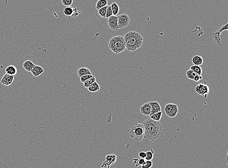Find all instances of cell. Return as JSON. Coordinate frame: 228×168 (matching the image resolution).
<instances>
[{
  "label": "cell",
  "instance_id": "6da1fadb",
  "mask_svg": "<svg viewBox=\"0 0 228 168\" xmlns=\"http://www.w3.org/2000/svg\"><path fill=\"white\" fill-rule=\"evenodd\" d=\"M144 128L143 138L152 141L163 137L164 133L159 122L148 118L142 123Z\"/></svg>",
  "mask_w": 228,
  "mask_h": 168
},
{
  "label": "cell",
  "instance_id": "7a4b0ae2",
  "mask_svg": "<svg viewBox=\"0 0 228 168\" xmlns=\"http://www.w3.org/2000/svg\"><path fill=\"white\" fill-rule=\"evenodd\" d=\"M126 49L129 52H134L141 47L143 42V37L141 34L132 31L126 33L123 37Z\"/></svg>",
  "mask_w": 228,
  "mask_h": 168
},
{
  "label": "cell",
  "instance_id": "3957f363",
  "mask_svg": "<svg viewBox=\"0 0 228 168\" xmlns=\"http://www.w3.org/2000/svg\"><path fill=\"white\" fill-rule=\"evenodd\" d=\"M108 47L111 51L116 54L121 53L126 49L124 37L121 36L112 37L109 40Z\"/></svg>",
  "mask_w": 228,
  "mask_h": 168
},
{
  "label": "cell",
  "instance_id": "277c9868",
  "mask_svg": "<svg viewBox=\"0 0 228 168\" xmlns=\"http://www.w3.org/2000/svg\"><path fill=\"white\" fill-rule=\"evenodd\" d=\"M130 137L136 141H141L143 138L144 128L142 123H134L130 124L128 129Z\"/></svg>",
  "mask_w": 228,
  "mask_h": 168
},
{
  "label": "cell",
  "instance_id": "5b68a950",
  "mask_svg": "<svg viewBox=\"0 0 228 168\" xmlns=\"http://www.w3.org/2000/svg\"><path fill=\"white\" fill-rule=\"evenodd\" d=\"M164 111L167 116L170 118H174L178 114V105L176 104L169 103L165 106Z\"/></svg>",
  "mask_w": 228,
  "mask_h": 168
},
{
  "label": "cell",
  "instance_id": "8992f818",
  "mask_svg": "<svg viewBox=\"0 0 228 168\" xmlns=\"http://www.w3.org/2000/svg\"><path fill=\"white\" fill-rule=\"evenodd\" d=\"M118 26L119 29L127 27L130 23V17L127 14H123L118 16Z\"/></svg>",
  "mask_w": 228,
  "mask_h": 168
},
{
  "label": "cell",
  "instance_id": "52a82bcc",
  "mask_svg": "<svg viewBox=\"0 0 228 168\" xmlns=\"http://www.w3.org/2000/svg\"><path fill=\"white\" fill-rule=\"evenodd\" d=\"M228 30V23L221 26L216 31L213 33V38L214 41H216L219 47L221 46V40H220V35L221 33L224 31Z\"/></svg>",
  "mask_w": 228,
  "mask_h": 168
},
{
  "label": "cell",
  "instance_id": "ba28073f",
  "mask_svg": "<svg viewBox=\"0 0 228 168\" xmlns=\"http://www.w3.org/2000/svg\"><path fill=\"white\" fill-rule=\"evenodd\" d=\"M195 91L199 94L206 98L209 92V88L207 84H199L195 88Z\"/></svg>",
  "mask_w": 228,
  "mask_h": 168
},
{
  "label": "cell",
  "instance_id": "9c48e42d",
  "mask_svg": "<svg viewBox=\"0 0 228 168\" xmlns=\"http://www.w3.org/2000/svg\"><path fill=\"white\" fill-rule=\"evenodd\" d=\"M108 24L109 27L113 31H117L119 29L118 26L117 16L112 15L108 18Z\"/></svg>",
  "mask_w": 228,
  "mask_h": 168
},
{
  "label": "cell",
  "instance_id": "30bf717a",
  "mask_svg": "<svg viewBox=\"0 0 228 168\" xmlns=\"http://www.w3.org/2000/svg\"><path fill=\"white\" fill-rule=\"evenodd\" d=\"M14 79V75H9L8 74H6L1 78V83L4 86H8L12 83Z\"/></svg>",
  "mask_w": 228,
  "mask_h": 168
},
{
  "label": "cell",
  "instance_id": "8fae6325",
  "mask_svg": "<svg viewBox=\"0 0 228 168\" xmlns=\"http://www.w3.org/2000/svg\"><path fill=\"white\" fill-rule=\"evenodd\" d=\"M149 104L151 107L150 116L157 112L161 111V107L158 102H149Z\"/></svg>",
  "mask_w": 228,
  "mask_h": 168
},
{
  "label": "cell",
  "instance_id": "7c38bea8",
  "mask_svg": "<svg viewBox=\"0 0 228 168\" xmlns=\"http://www.w3.org/2000/svg\"><path fill=\"white\" fill-rule=\"evenodd\" d=\"M140 111L141 113L143 115L146 116H149L151 112V107L149 102H146L142 105L140 107Z\"/></svg>",
  "mask_w": 228,
  "mask_h": 168
},
{
  "label": "cell",
  "instance_id": "4fadbf2b",
  "mask_svg": "<svg viewBox=\"0 0 228 168\" xmlns=\"http://www.w3.org/2000/svg\"><path fill=\"white\" fill-rule=\"evenodd\" d=\"M75 8H74L73 6H66L63 9V13H64V15L68 17L69 18L71 16L75 17Z\"/></svg>",
  "mask_w": 228,
  "mask_h": 168
},
{
  "label": "cell",
  "instance_id": "5bb4252c",
  "mask_svg": "<svg viewBox=\"0 0 228 168\" xmlns=\"http://www.w3.org/2000/svg\"><path fill=\"white\" fill-rule=\"evenodd\" d=\"M43 72L44 68H43V67L38 66V65H35L34 67L31 71L32 75L36 77L39 76L40 75H41V74L43 73Z\"/></svg>",
  "mask_w": 228,
  "mask_h": 168
},
{
  "label": "cell",
  "instance_id": "9a60e30c",
  "mask_svg": "<svg viewBox=\"0 0 228 168\" xmlns=\"http://www.w3.org/2000/svg\"><path fill=\"white\" fill-rule=\"evenodd\" d=\"M35 65L30 61V60H26L24 62L22 65L23 68L28 72H31L32 70L33 69Z\"/></svg>",
  "mask_w": 228,
  "mask_h": 168
},
{
  "label": "cell",
  "instance_id": "2e32d148",
  "mask_svg": "<svg viewBox=\"0 0 228 168\" xmlns=\"http://www.w3.org/2000/svg\"><path fill=\"white\" fill-rule=\"evenodd\" d=\"M77 74L79 78H80L81 77L84 75L92 74V73L90 72L89 68H78L77 71Z\"/></svg>",
  "mask_w": 228,
  "mask_h": 168
},
{
  "label": "cell",
  "instance_id": "e0dca14e",
  "mask_svg": "<svg viewBox=\"0 0 228 168\" xmlns=\"http://www.w3.org/2000/svg\"><path fill=\"white\" fill-rule=\"evenodd\" d=\"M6 74H8L9 75H14L15 76L17 73V69L13 65H10L7 66L6 68Z\"/></svg>",
  "mask_w": 228,
  "mask_h": 168
},
{
  "label": "cell",
  "instance_id": "ac0fdd59",
  "mask_svg": "<svg viewBox=\"0 0 228 168\" xmlns=\"http://www.w3.org/2000/svg\"><path fill=\"white\" fill-rule=\"evenodd\" d=\"M87 89L90 92H96L100 90V86L96 81L90 85Z\"/></svg>",
  "mask_w": 228,
  "mask_h": 168
},
{
  "label": "cell",
  "instance_id": "d6986e66",
  "mask_svg": "<svg viewBox=\"0 0 228 168\" xmlns=\"http://www.w3.org/2000/svg\"><path fill=\"white\" fill-rule=\"evenodd\" d=\"M192 61L195 65L200 66L203 64V60L202 57H201L200 56H195L193 58Z\"/></svg>",
  "mask_w": 228,
  "mask_h": 168
},
{
  "label": "cell",
  "instance_id": "ffe728a7",
  "mask_svg": "<svg viewBox=\"0 0 228 168\" xmlns=\"http://www.w3.org/2000/svg\"><path fill=\"white\" fill-rule=\"evenodd\" d=\"M111 9L112 10V15L113 16H116V15L118 14L120 10V8L117 3L115 2H114L111 6Z\"/></svg>",
  "mask_w": 228,
  "mask_h": 168
},
{
  "label": "cell",
  "instance_id": "44dd1931",
  "mask_svg": "<svg viewBox=\"0 0 228 168\" xmlns=\"http://www.w3.org/2000/svg\"><path fill=\"white\" fill-rule=\"evenodd\" d=\"M190 70H192L193 71L197 74V75H200V76L201 75V74H202V68L200 66L193 65L190 67Z\"/></svg>",
  "mask_w": 228,
  "mask_h": 168
},
{
  "label": "cell",
  "instance_id": "7402d4cb",
  "mask_svg": "<svg viewBox=\"0 0 228 168\" xmlns=\"http://www.w3.org/2000/svg\"><path fill=\"white\" fill-rule=\"evenodd\" d=\"M108 0H98L96 4V8L97 10L107 6L108 4Z\"/></svg>",
  "mask_w": 228,
  "mask_h": 168
},
{
  "label": "cell",
  "instance_id": "603a6c76",
  "mask_svg": "<svg viewBox=\"0 0 228 168\" xmlns=\"http://www.w3.org/2000/svg\"><path fill=\"white\" fill-rule=\"evenodd\" d=\"M162 111H160V112H157L156 113L154 114L153 115L150 116V118L152 119L153 120H155V121H157V122H159L161 119V116H162Z\"/></svg>",
  "mask_w": 228,
  "mask_h": 168
},
{
  "label": "cell",
  "instance_id": "cb8c5ba5",
  "mask_svg": "<svg viewBox=\"0 0 228 168\" xmlns=\"http://www.w3.org/2000/svg\"><path fill=\"white\" fill-rule=\"evenodd\" d=\"M96 78L94 76L92 77L91 78H90L89 79H88L87 80H86L84 83H83V86L84 87L87 89L90 85H92L93 83H94V82H96Z\"/></svg>",
  "mask_w": 228,
  "mask_h": 168
},
{
  "label": "cell",
  "instance_id": "d4e9b609",
  "mask_svg": "<svg viewBox=\"0 0 228 168\" xmlns=\"http://www.w3.org/2000/svg\"><path fill=\"white\" fill-rule=\"evenodd\" d=\"M107 6L100 8L98 10V13L99 15L101 17L105 19L106 14V10H107Z\"/></svg>",
  "mask_w": 228,
  "mask_h": 168
},
{
  "label": "cell",
  "instance_id": "484cf974",
  "mask_svg": "<svg viewBox=\"0 0 228 168\" xmlns=\"http://www.w3.org/2000/svg\"><path fill=\"white\" fill-rule=\"evenodd\" d=\"M186 74L187 76V77L189 79L191 80H194V77L195 76V75H197V74H195V72L193 71L192 70H188L186 73Z\"/></svg>",
  "mask_w": 228,
  "mask_h": 168
},
{
  "label": "cell",
  "instance_id": "4316f807",
  "mask_svg": "<svg viewBox=\"0 0 228 168\" xmlns=\"http://www.w3.org/2000/svg\"><path fill=\"white\" fill-rule=\"evenodd\" d=\"M154 152L153 150L151 149L150 151H148L146 152V156L145 158V160H151L153 158Z\"/></svg>",
  "mask_w": 228,
  "mask_h": 168
},
{
  "label": "cell",
  "instance_id": "83f0119b",
  "mask_svg": "<svg viewBox=\"0 0 228 168\" xmlns=\"http://www.w3.org/2000/svg\"><path fill=\"white\" fill-rule=\"evenodd\" d=\"M93 76V74L84 75V76H82V77H81L80 78V79L81 82H82V83H83L86 80H87L88 79H89Z\"/></svg>",
  "mask_w": 228,
  "mask_h": 168
},
{
  "label": "cell",
  "instance_id": "f1b7e54d",
  "mask_svg": "<svg viewBox=\"0 0 228 168\" xmlns=\"http://www.w3.org/2000/svg\"><path fill=\"white\" fill-rule=\"evenodd\" d=\"M112 15H112V12L111 9V6H107L106 18H109Z\"/></svg>",
  "mask_w": 228,
  "mask_h": 168
},
{
  "label": "cell",
  "instance_id": "f546056e",
  "mask_svg": "<svg viewBox=\"0 0 228 168\" xmlns=\"http://www.w3.org/2000/svg\"><path fill=\"white\" fill-rule=\"evenodd\" d=\"M152 166V162L151 160H146L145 163L143 165L141 166L142 168H150Z\"/></svg>",
  "mask_w": 228,
  "mask_h": 168
},
{
  "label": "cell",
  "instance_id": "4dcf8cb0",
  "mask_svg": "<svg viewBox=\"0 0 228 168\" xmlns=\"http://www.w3.org/2000/svg\"><path fill=\"white\" fill-rule=\"evenodd\" d=\"M62 4L65 6H72L73 3V0H62Z\"/></svg>",
  "mask_w": 228,
  "mask_h": 168
},
{
  "label": "cell",
  "instance_id": "1f68e13d",
  "mask_svg": "<svg viewBox=\"0 0 228 168\" xmlns=\"http://www.w3.org/2000/svg\"><path fill=\"white\" fill-rule=\"evenodd\" d=\"M202 79V77L201 75H195V77H194V81H195V82H198V81H200V80L201 79Z\"/></svg>",
  "mask_w": 228,
  "mask_h": 168
},
{
  "label": "cell",
  "instance_id": "d6a6232c",
  "mask_svg": "<svg viewBox=\"0 0 228 168\" xmlns=\"http://www.w3.org/2000/svg\"><path fill=\"white\" fill-rule=\"evenodd\" d=\"M139 156L141 159H145L146 156V152H141L139 153Z\"/></svg>",
  "mask_w": 228,
  "mask_h": 168
},
{
  "label": "cell",
  "instance_id": "836d02e7",
  "mask_svg": "<svg viewBox=\"0 0 228 168\" xmlns=\"http://www.w3.org/2000/svg\"><path fill=\"white\" fill-rule=\"evenodd\" d=\"M145 161H146V160H145V159H140L139 160H138V164H139V165H143L145 164Z\"/></svg>",
  "mask_w": 228,
  "mask_h": 168
},
{
  "label": "cell",
  "instance_id": "e575fe53",
  "mask_svg": "<svg viewBox=\"0 0 228 168\" xmlns=\"http://www.w3.org/2000/svg\"><path fill=\"white\" fill-rule=\"evenodd\" d=\"M138 160H139V159H138V158L133 159V165H135L136 167H137L138 166H139V164H138Z\"/></svg>",
  "mask_w": 228,
  "mask_h": 168
}]
</instances>
